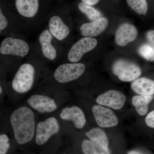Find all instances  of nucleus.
Returning <instances> with one entry per match:
<instances>
[{
  "instance_id": "nucleus-1",
  "label": "nucleus",
  "mask_w": 154,
  "mask_h": 154,
  "mask_svg": "<svg viewBox=\"0 0 154 154\" xmlns=\"http://www.w3.org/2000/svg\"><path fill=\"white\" fill-rule=\"evenodd\" d=\"M11 123L15 138L19 144H24L31 140L35 134L34 113L30 108L22 107L12 113Z\"/></svg>"
},
{
  "instance_id": "nucleus-2",
  "label": "nucleus",
  "mask_w": 154,
  "mask_h": 154,
  "mask_svg": "<svg viewBox=\"0 0 154 154\" xmlns=\"http://www.w3.org/2000/svg\"><path fill=\"white\" fill-rule=\"evenodd\" d=\"M35 70L31 65H22L15 75L12 86L14 91L20 94L28 92L32 88L34 81Z\"/></svg>"
},
{
  "instance_id": "nucleus-3",
  "label": "nucleus",
  "mask_w": 154,
  "mask_h": 154,
  "mask_svg": "<svg viewBox=\"0 0 154 154\" xmlns=\"http://www.w3.org/2000/svg\"><path fill=\"white\" fill-rule=\"evenodd\" d=\"M112 70L119 80L131 82L137 79L141 75V70L137 65L124 60L116 61L113 65Z\"/></svg>"
},
{
  "instance_id": "nucleus-4",
  "label": "nucleus",
  "mask_w": 154,
  "mask_h": 154,
  "mask_svg": "<svg viewBox=\"0 0 154 154\" xmlns=\"http://www.w3.org/2000/svg\"><path fill=\"white\" fill-rule=\"evenodd\" d=\"M85 70L83 63H66L60 66L55 70L54 77L60 83H68L79 78Z\"/></svg>"
},
{
  "instance_id": "nucleus-5",
  "label": "nucleus",
  "mask_w": 154,
  "mask_h": 154,
  "mask_svg": "<svg viewBox=\"0 0 154 154\" xmlns=\"http://www.w3.org/2000/svg\"><path fill=\"white\" fill-rule=\"evenodd\" d=\"M59 130V125L54 117H50L39 122L36 127V143L38 145L44 144Z\"/></svg>"
},
{
  "instance_id": "nucleus-6",
  "label": "nucleus",
  "mask_w": 154,
  "mask_h": 154,
  "mask_svg": "<svg viewBox=\"0 0 154 154\" xmlns=\"http://www.w3.org/2000/svg\"><path fill=\"white\" fill-rule=\"evenodd\" d=\"M29 47L27 42L19 38L8 37L2 42L0 52L4 55L24 57L28 54Z\"/></svg>"
},
{
  "instance_id": "nucleus-7",
  "label": "nucleus",
  "mask_w": 154,
  "mask_h": 154,
  "mask_svg": "<svg viewBox=\"0 0 154 154\" xmlns=\"http://www.w3.org/2000/svg\"><path fill=\"white\" fill-rule=\"evenodd\" d=\"M97 43V40L91 37H86L81 38L70 49L68 55L69 61L73 63L78 62L85 54L94 49Z\"/></svg>"
},
{
  "instance_id": "nucleus-8",
  "label": "nucleus",
  "mask_w": 154,
  "mask_h": 154,
  "mask_svg": "<svg viewBox=\"0 0 154 154\" xmlns=\"http://www.w3.org/2000/svg\"><path fill=\"white\" fill-rule=\"evenodd\" d=\"M92 112L97 124L102 128H110L116 126L119 120L112 110L101 105H94Z\"/></svg>"
},
{
  "instance_id": "nucleus-9",
  "label": "nucleus",
  "mask_w": 154,
  "mask_h": 154,
  "mask_svg": "<svg viewBox=\"0 0 154 154\" xmlns=\"http://www.w3.org/2000/svg\"><path fill=\"white\" fill-rule=\"evenodd\" d=\"M96 101L99 105L117 110L123 107L126 102V97L120 91L110 90L98 96Z\"/></svg>"
},
{
  "instance_id": "nucleus-10",
  "label": "nucleus",
  "mask_w": 154,
  "mask_h": 154,
  "mask_svg": "<svg viewBox=\"0 0 154 154\" xmlns=\"http://www.w3.org/2000/svg\"><path fill=\"white\" fill-rule=\"evenodd\" d=\"M28 102L32 108L39 113L52 112L57 108L54 100L47 96L33 95L28 99Z\"/></svg>"
},
{
  "instance_id": "nucleus-11",
  "label": "nucleus",
  "mask_w": 154,
  "mask_h": 154,
  "mask_svg": "<svg viewBox=\"0 0 154 154\" xmlns=\"http://www.w3.org/2000/svg\"><path fill=\"white\" fill-rule=\"evenodd\" d=\"M136 28L131 24L124 23L119 27L115 35V42L120 46H125L134 41L137 36Z\"/></svg>"
},
{
  "instance_id": "nucleus-12",
  "label": "nucleus",
  "mask_w": 154,
  "mask_h": 154,
  "mask_svg": "<svg viewBox=\"0 0 154 154\" xmlns=\"http://www.w3.org/2000/svg\"><path fill=\"white\" fill-rule=\"evenodd\" d=\"M108 24V20L104 17H101L95 21L83 24L80 27V32L83 36L94 37L103 32Z\"/></svg>"
},
{
  "instance_id": "nucleus-13",
  "label": "nucleus",
  "mask_w": 154,
  "mask_h": 154,
  "mask_svg": "<svg viewBox=\"0 0 154 154\" xmlns=\"http://www.w3.org/2000/svg\"><path fill=\"white\" fill-rule=\"evenodd\" d=\"M60 116L63 120H71L79 129H82L86 124L85 114L82 109L77 106L64 108L61 112Z\"/></svg>"
},
{
  "instance_id": "nucleus-14",
  "label": "nucleus",
  "mask_w": 154,
  "mask_h": 154,
  "mask_svg": "<svg viewBox=\"0 0 154 154\" xmlns=\"http://www.w3.org/2000/svg\"><path fill=\"white\" fill-rule=\"evenodd\" d=\"M50 32L59 40H62L69 34L70 30L66 25L58 16L51 18L49 22Z\"/></svg>"
},
{
  "instance_id": "nucleus-15",
  "label": "nucleus",
  "mask_w": 154,
  "mask_h": 154,
  "mask_svg": "<svg viewBox=\"0 0 154 154\" xmlns=\"http://www.w3.org/2000/svg\"><path fill=\"white\" fill-rule=\"evenodd\" d=\"M15 4L19 14L27 18L34 17L39 7L38 0H16Z\"/></svg>"
},
{
  "instance_id": "nucleus-16",
  "label": "nucleus",
  "mask_w": 154,
  "mask_h": 154,
  "mask_svg": "<svg viewBox=\"0 0 154 154\" xmlns=\"http://www.w3.org/2000/svg\"><path fill=\"white\" fill-rule=\"evenodd\" d=\"M131 88L135 93L140 95H153L154 81L148 78H138L131 83Z\"/></svg>"
},
{
  "instance_id": "nucleus-17",
  "label": "nucleus",
  "mask_w": 154,
  "mask_h": 154,
  "mask_svg": "<svg viewBox=\"0 0 154 154\" xmlns=\"http://www.w3.org/2000/svg\"><path fill=\"white\" fill-rule=\"evenodd\" d=\"M52 38L51 33L47 30H44L39 37L42 54L50 60H54L57 55L56 50L51 43Z\"/></svg>"
},
{
  "instance_id": "nucleus-18",
  "label": "nucleus",
  "mask_w": 154,
  "mask_h": 154,
  "mask_svg": "<svg viewBox=\"0 0 154 154\" xmlns=\"http://www.w3.org/2000/svg\"><path fill=\"white\" fill-rule=\"evenodd\" d=\"M154 99L153 95H138L133 97L132 104L137 113L141 116L145 115L149 110V105Z\"/></svg>"
},
{
  "instance_id": "nucleus-19",
  "label": "nucleus",
  "mask_w": 154,
  "mask_h": 154,
  "mask_svg": "<svg viewBox=\"0 0 154 154\" xmlns=\"http://www.w3.org/2000/svg\"><path fill=\"white\" fill-rule=\"evenodd\" d=\"M82 149L85 154H110L108 148H105L91 140H84Z\"/></svg>"
},
{
  "instance_id": "nucleus-20",
  "label": "nucleus",
  "mask_w": 154,
  "mask_h": 154,
  "mask_svg": "<svg viewBox=\"0 0 154 154\" xmlns=\"http://www.w3.org/2000/svg\"><path fill=\"white\" fill-rule=\"evenodd\" d=\"M90 140L105 148H108V138L105 132L99 128H94L86 133Z\"/></svg>"
},
{
  "instance_id": "nucleus-21",
  "label": "nucleus",
  "mask_w": 154,
  "mask_h": 154,
  "mask_svg": "<svg viewBox=\"0 0 154 154\" xmlns=\"http://www.w3.org/2000/svg\"><path fill=\"white\" fill-rule=\"evenodd\" d=\"M78 8L82 13L92 21H95L102 17L101 13L91 5L81 2L79 4Z\"/></svg>"
},
{
  "instance_id": "nucleus-22",
  "label": "nucleus",
  "mask_w": 154,
  "mask_h": 154,
  "mask_svg": "<svg viewBox=\"0 0 154 154\" xmlns=\"http://www.w3.org/2000/svg\"><path fill=\"white\" fill-rule=\"evenodd\" d=\"M128 5L139 15H146L148 11L146 0H127Z\"/></svg>"
},
{
  "instance_id": "nucleus-23",
  "label": "nucleus",
  "mask_w": 154,
  "mask_h": 154,
  "mask_svg": "<svg viewBox=\"0 0 154 154\" xmlns=\"http://www.w3.org/2000/svg\"><path fill=\"white\" fill-rule=\"evenodd\" d=\"M140 55L147 60L154 61V49L149 44L142 45L138 49Z\"/></svg>"
},
{
  "instance_id": "nucleus-24",
  "label": "nucleus",
  "mask_w": 154,
  "mask_h": 154,
  "mask_svg": "<svg viewBox=\"0 0 154 154\" xmlns=\"http://www.w3.org/2000/svg\"><path fill=\"white\" fill-rule=\"evenodd\" d=\"M9 138L7 135L0 136V154H6L10 147Z\"/></svg>"
},
{
  "instance_id": "nucleus-25",
  "label": "nucleus",
  "mask_w": 154,
  "mask_h": 154,
  "mask_svg": "<svg viewBox=\"0 0 154 154\" xmlns=\"http://www.w3.org/2000/svg\"><path fill=\"white\" fill-rule=\"evenodd\" d=\"M145 122L149 127L154 128V110L151 111L146 116Z\"/></svg>"
},
{
  "instance_id": "nucleus-26",
  "label": "nucleus",
  "mask_w": 154,
  "mask_h": 154,
  "mask_svg": "<svg viewBox=\"0 0 154 154\" xmlns=\"http://www.w3.org/2000/svg\"><path fill=\"white\" fill-rule=\"evenodd\" d=\"M8 24L7 19L3 15L1 9V11H0V30H1V31L5 29Z\"/></svg>"
},
{
  "instance_id": "nucleus-27",
  "label": "nucleus",
  "mask_w": 154,
  "mask_h": 154,
  "mask_svg": "<svg viewBox=\"0 0 154 154\" xmlns=\"http://www.w3.org/2000/svg\"><path fill=\"white\" fill-rule=\"evenodd\" d=\"M146 38L149 44L154 49V30H149L147 33Z\"/></svg>"
},
{
  "instance_id": "nucleus-28",
  "label": "nucleus",
  "mask_w": 154,
  "mask_h": 154,
  "mask_svg": "<svg viewBox=\"0 0 154 154\" xmlns=\"http://www.w3.org/2000/svg\"><path fill=\"white\" fill-rule=\"evenodd\" d=\"M83 3L89 5H94L98 3L99 0H82Z\"/></svg>"
},
{
  "instance_id": "nucleus-29",
  "label": "nucleus",
  "mask_w": 154,
  "mask_h": 154,
  "mask_svg": "<svg viewBox=\"0 0 154 154\" xmlns=\"http://www.w3.org/2000/svg\"><path fill=\"white\" fill-rule=\"evenodd\" d=\"M128 154H142L139 152L135 151H131L129 152Z\"/></svg>"
},
{
  "instance_id": "nucleus-30",
  "label": "nucleus",
  "mask_w": 154,
  "mask_h": 154,
  "mask_svg": "<svg viewBox=\"0 0 154 154\" xmlns=\"http://www.w3.org/2000/svg\"><path fill=\"white\" fill-rule=\"evenodd\" d=\"M0 91H1V92H0V93H1V94H2V87H1V88H0Z\"/></svg>"
}]
</instances>
